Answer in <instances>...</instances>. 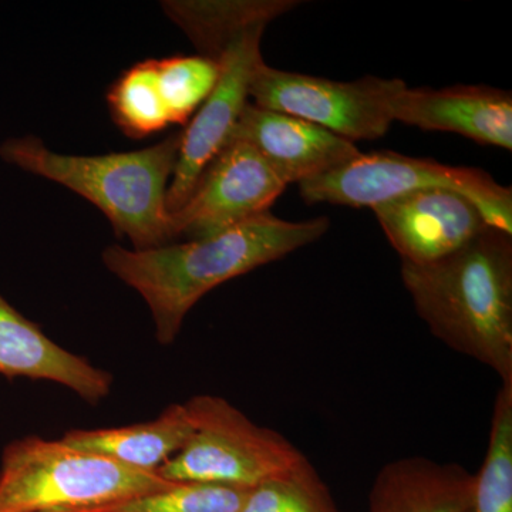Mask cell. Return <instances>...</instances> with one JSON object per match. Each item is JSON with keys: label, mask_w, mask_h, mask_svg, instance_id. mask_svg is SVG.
I'll use <instances>...</instances> for the list:
<instances>
[{"label": "cell", "mask_w": 512, "mask_h": 512, "mask_svg": "<svg viewBox=\"0 0 512 512\" xmlns=\"http://www.w3.org/2000/svg\"><path fill=\"white\" fill-rule=\"evenodd\" d=\"M328 229L325 217L292 222L266 212L214 237L143 251L111 245L101 258L146 301L158 342L171 345L202 296L318 241Z\"/></svg>", "instance_id": "cell-1"}, {"label": "cell", "mask_w": 512, "mask_h": 512, "mask_svg": "<svg viewBox=\"0 0 512 512\" xmlns=\"http://www.w3.org/2000/svg\"><path fill=\"white\" fill-rule=\"evenodd\" d=\"M402 281L440 342L512 382V234L487 225L437 261L402 262Z\"/></svg>", "instance_id": "cell-2"}, {"label": "cell", "mask_w": 512, "mask_h": 512, "mask_svg": "<svg viewBox=\"0 0 512 512\" xmlns=\"http://www.w3.org/2000/svg\"><path fill=\"white\" fill-rule=\"evenodd\" d=\"M180 133L143 150L103 156H69L47 148L40 138H10L0 146L6 163L63 185L92 202L119 237L143 251L173 244L167 192L173 178Z\"/></svg>", "instance_id": "cell-3"}, {"label": "cell", "mask_w": 512, "mask_h": 512, "mask_svg": "<svg viewBox=\"0 0 512 512\" xmlns=\"http://www.w3.org/2000/svg\"><path fill=\"white\" fill-rule=\"evenodd\" d=\"M171 483L60 440L25 437L3 450L0 512H96Z\"/></svg>", "instance_id": "cell-4"}, {"label": "cell", "mask_w": 512, "mask_h": 512, "mask_svg": "<svg viewBox=\"0 0 512 512\" xmlns=\"http://www.w3.org/2000/svg\"><path fill=\"white\" fill-rule=\"evenodd\" d=\"M194 434L157 474L164 480L251 488L308 461L278 431L258 426L224 397L198 394L184 404Z\"/></svg>", "instance_id": "cell-5"}, {"label": "cell", "mask_w": 512, "mask_h": 512, "mask_svg": "<svg viewBox=\"0 0 512 512\" xmlns=\"http://www.w3.org/2000/svg\"><path fill=\"white\" fill-rule=\"evenodd\" d=\"M441 188L467 198L490 227L512 234V190L490 174L471 167H453L430 158L393 151L360 154L350 163L299 184L308 204L370 207L409 192Z\"/></svg>", "instance_id": "cell-6"}, {"label": "cell", "mask_w": 512, "mask_h": 512, "mask_svg": "<svg viewBox=\"0 0 512 512\" xmlns=\"http://www.w3.org/2000/svg\"><path fill=\"white\" fill-rule=\"evenodd\" d=\"M406 86L403 80L376 76L336 82L264 62L255 72L249 97L255 106L311 121L355 143L376 140L389 131L392 101Z\"/></svg>", "instance_id": "cell-7"}, {"label": "cell", "mask_w": 512, "mask_h": 512, "mask_svg": "<svg viewBox=\"0 0 512 512\" xmlns=\"http://www.w3.org/2000/svg\"><path fill=\"white\" fill-rule=\"evenodd\" d=\"M285 188L254 148L229 141L202 171L187 201L171 212L173 239L214 237L266 214Z\"/></svg>", "instance_id": "cell-8"}, {"label": "cell", "mask_w": 512, "mask_h": 512, "mask_svg": "<svg viewBox=\"0 0 512 512\" xmlns=\"http://www.w3.org/2000/svg\"><path fill=\"white\" fill-rule=\"evenodd\" d=\"M265 29V25H256L244 30L218 56L220 76L217 83L181 137L177 165L167 192L170 214L187 201L202 171L227 146L235 124L247 106L255 72L264 63L261 40Z\"/></svg>", "instance_id": "cell-9"}, {"label": "cell", "mask_w": 512, "mask_h": 512, "mask_svg": "<svg viewBox=\"0 0 512 512\" xmlns=\"http://www.w3.org/2000/svg\"><path fill=\"white\" fill-rule=\"evenodd\" d=\"M372 210L407 264L437 261L466 245L488 225L467 198L441 188L409 192Z\"/></svg>", "instance_id": "cell-10"}, {"label": "cell", "mask_w": 512, "mask_h": 512, "mask_svg": "<svg viewBox=\"0 0 512 512\" xmlns=\"http://www.w3.org/2000/svg\"><path fill=\"white\" fill-rule=\"evenodd\" d=\"M229 141L254 148L286 185L313 180L362 154L355 143L318 124L249 101Z\"/></svg>", "instance_id": "cell-11"}, {"label": "cell", "mask_w": 512, "mask_h": 512, "mask_svg": "<svg viewBox=\"0 0 512 512\" xmlns=\"http://www.w3.org/2000/svg\"><path fill=\"white\" fill-rule=\"evenodd\" d=\"M393 121L444 131L478 144L512 150V94L491 86L403 87L392 101Z\"/></svg>", "instance_id": "cell-12"}, {"label": "cell", "mask_w": 512, "mask_h": 512, "mask_svg": "<svg viewBox=\"0 0 512 512\" xmlns=\"http://www.w3.org/2000/svg\"><path fill=\"white\" fill-rule=\"evenodd\" d=\"M0 375L62 384L89 404L106 399L113 376L53 342L0 295Z\"/></svg>", "instance_id": "cell-13"}, {"label": "cell", "mask_w": 512, "mask_h": 512, "mask_svg": "<svg viewBox=\"0 0 512 512\" xmlns=\"http://www.w3.org/2000/svg\"><path fill=\"white\" fill-rule=\"evenodd\" d=\"M473 473L426 457L390 461L377 473L367 512H463Z\"/></svg>", "instance_id": "cell-14"}, {"label": "cell", "mask_w": 512, "mask_h": 512, "mask_svg": "<svg viewBox=\"0 0 512 512\" xmlns=\"http://www.w3.org/2000/svg\"><path fill=\"white\" fill-rule=\"evenodd\" d=\"M194 434V424L184 404H171L156 420L126 427L70 430L60 439L66 446L110 458L121 466L146 473L180 453Z\"/></svg>", "instance_id": "cell-15"}, {"label": "cell", "mask_w": 512, "mask_h": 512, "mask_svg": "<svg viewBox=\"0 0 512 512\" xmlns=\"http://www.w3.org/2000/svg\"><path fill=\"white\" fill-rule=\"evenodd\" d=\"M298 5L301 2L295 0H171L163 3V9L165 15L190 37L198 55L217 62L225 46L239 33L256 25L268 26Z\"/></svg>", "instance_id": "cell-16"}, {"label": "cell", "mask_w": 512, "mask_h": 512, "mask_svg": "<svg viewBox=\"0 0 512 512\" xmlns=\"http://www.w3.org/2000/svg\"><path fill=\"white\" fill-rule=\"evenodd\" d=\"M463 512H512V382L495 396L487 453Z\"/></svg>", "instance_id": "cell-17"}, {"label": "cell", "mask_w": 512, "mask_h": 512, "mask_svg": "<svg viewBox=\"0 0 512 512\" xmlns=\"http://www.w3.org/2000/svg\"><path fill=\"white\" fill-rule=\"evenodd\" d=\"M107 103L116 126L136 140L173 124L158 82L156 59L138 62L121 74L107 93Z\"/></svg>", "instance_id": "cell-18"}, {"label": "cell", "mask_w": 512, "mask_h": 512, "mask_svg": "<svg viewBox=\"0 0 512 512\" xmlns=\"http://www.w3.org/2000/svg\"><path fill=\"white\" fill-rule=\"evenodd\" d=\"M239 512H342L311 461L256 485Z\"/></svg>", "instance_id": "cell-19"}, {"label": "cell", "mask_w": 512, "mask_h": 512, "mask_svg": "<svg viewBox=\"0 0 512 512\" xmlns=\"http://www.w3.org/2000/svg\"><path fill=\"white\" fill-rule=\"evenodd\" d=\"M156 66L171 123L187 126L214 89L220 64L210 57L194 55L156 59Z\"/></svg>", "instance_id": "cell-20"}, {"label": "cell", "mask_w": 512, "mask_h": 512, "mask_svg": "<svg viewBox=\"0 0 512 512\" xmlns=\"http://www.w3.org/2000/svg\"><path fill=\"white\" fill-rule=\"evenodd\" d=\"M248 491L229 485L180 481L96 512H239Z\"/></svg>", "instance_id": "cell-21"}]
</instances>
